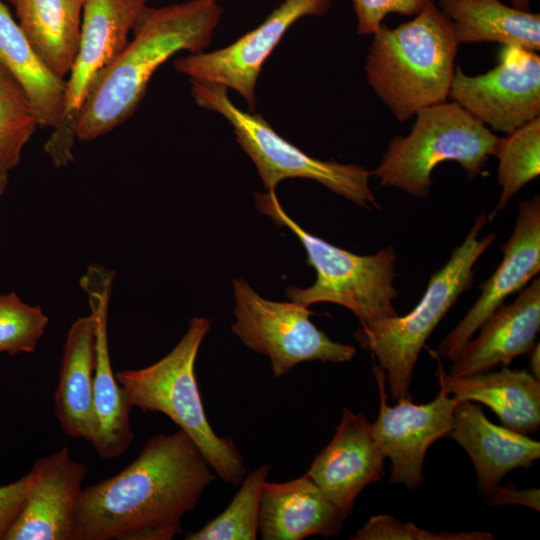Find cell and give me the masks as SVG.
<instances>
[{"label": "cell", "instance_id": "1", "mask_svg": "<svg viewBox=\"0 0 540 540\" xmlns=\"http://www.w3.org/2000/svg\"><path fill=\"white\" fill-rule=\"evenodd\" d=\"M216 478L184 431L156 435L123 470L82 488L72 540H171Z\"/></svg>", "mask_w": 540, "mask_h": 540}, {"label": "cell", "instance_id": "2", "mask_svg": "<svg viewBox=\"0 0 540 540\" xmlns=\"http://www.w3.org/2000/svg\"><path fill=\"white\" fill-rule=\"evenodd\" d=\"M217 0L147 6L122 52L96 77L77 115L75 137L92 141L127 121L155 71L180 51L204 52L221 21Z\"/></svg>", "mask_w": 540, "mask_h": 540}, {"label": "cell", "instance_id": "3", "mask_svg": "<svg viewBox=\"0 0 540 540\" xmlns=\"http://www.w3.org/2000/svg\"><path fill=\"white\" fill-rule=\"evenodd\" d=\"M459 42L436 3L372 35L365 60L369 86L399 122L449 99Z\"/></svg>", "mask_w": 540, "mask_h": 540}, {"label": "cell", "instance_id": "4", "mask_svg": "<svg viewBox=\"0 0 540 540\" xmlns=\"http://www.w3.org/2000/svg\"><path fill=\"white\" fill-rule=\"evenodd\" d=\"M211 330L206 317H194L177 345L163 358L140 369L115 373L132 406L169 417L196 444L222 481L238 485L246 475L243 458L231 439L211 428L196 376L195 361Z\"/></svg>", "mask_w": 540, "mask_h": 540}, {"label": "cell", "instance_id": "5", "mask_svg": "<svg viewBox=\"0 0 540 540\" xmlns=\"http://www.w3.org/2000/svg\"><path fill=\"white\" fill-rule=\"evenodd\" d=\"M254 199L261 213L296 235L306 250L307 264L316 271L311 286H288V299L307 307L320 302L343 306L356 316L361 327L398 315L393 306L398 296L393 284V246L372 255L352 253L304 230L282 208L275 191L254 192Z\"/></svg>", "mask_w": 540, "mask_h": 540}, {"label": "cell", "instance_id": "6", "mask_svg": "<svg viewBox=\"0 0 540 540\" xmlns=\"http://www.w3.org/2000/svg\"><path fill=\"white\" fill-rule=\"evenodd\" d=\"M487 223V214L477 216L463 242L445 265L431 275L425 293L410 312L355 332V339L377 358L384 370L393 400L411 399L412 372L420 351L459 296L471 287L474 265L496 237L495 233L480 237Z\"/></svg>", "mask_w": 540, "mask_h": 540}, {"label": "cell", "instance_id": "7", "mask_svg": "<svg viewBox=\"0 0 540 540\" xmlns=\"http://www.w3.org/2000/svg\"><path fill=\"white\" fill-rule=\"evenodd\" d=\"M415 117L409 134L393 137L371 172L381 186L426 199L440 163L457 162L472 180L495 156L500 137L454 101L427 107Z\"/></svg>", "mask_w": 540, "mask_h": 540}, {"label": "cell", "instance_id": "8", "mask_svg": "<svg viewBox=\"0 0 540 540\" xmlns=\"http://www.w3.org/2000/svg\"><path fill=\"white\" fill-rule=\"evenodd\" d=\"M189 82L195 103L220 114L233 128L237 143L254 163L266 191H275L285 179L305 178L321 183L358 206L380 208L369 186L372 174L364 167L314 158L280 136L262 115L237 107L227 88Z\"/></svg>", "mask_w": 540, "mask_h": 540}, {"label": "cell", "instance_id": "9", "mask_svg": "<svg viewBox=\"0 0 540 540\" xmlns=\"http://www.w3.org/2000/svg\"><path fill=\"white\" fill-rule=\"evenodd\" d=\"M233 291L231 331L248 348L270 359L274 377L302 362L341 363L355 356L354 346L333 341L312 323L307 306L267 300L243 278L233 280Z\"/></svg>", "mask_w": 540, "mask_h": 540}, {"label": "cell", "instance_id": "10", "mask_svg": "<svg viewBox=\"0 0 540 540\" xmlns=\"http://www.w3.org/2000/svg\"><path fill=\"white\" fill-rule=\"evenodd\" d=\"M148 0H87L83 9L77 54L66 81L61 125L45 144L57 167L72 159L77 115L97 75L122 52Z\"/></svg>", "mask_w": 540, "mask_h": 540}, {"label": "cell", "instance_id": "11", "mask_svg": "<svg viewBox=\"0 0 540 540\" xmlns=\"http://www.w3.org/2000/svg\"><path fill=\"white\" fill-rule=\"evenodd\" d=\"M449 98L471 115L506 135L540 117V56L503 46L498 64L468 75L456 66Z\"/></svg>", "mask_w": 540, "mask_h": 540}, {"label": "cell", "instance_id": "12", "mask_svg": "<svg viewBox=\"0 0 540 540\" xmlns=\"http://www.w3.org/2000/svg\"><path fill=\"white\" fill-rule=\"evenodd\" d=\"M333 0H282L256 28L235 42L211 52L189 54L174 62L177 72L189 80L232 89L256 106V85L262 66L288 29L308 16L325 14Z\"/></svg>", "mask_w": 540, "mask_h": 540}, {"label": "cell", "instance_id": "13", "mask_svg": "<svg viewBox=\"0 0 540 540\" xmlns=\"http://www.w3.org/2000/svg\"><path fill=\"white\" fill-rule=\"evenodd\" d=\"M373 372L380 394L379 413L371 424L373 437L384 457L390 459L391 482L416 488L423 478L428 448L450 434L458 400L440 391L427 404H413L408 399L389 406L385 392L386 374L376 363Z\"/></svg>", "mask_w": 540, "mask_h": 540}, {"label": "cell", "instance_id": "14", "mask_svg": "<svg viewBox=\"0 0 540 540\" xmlns=\"http://www.w3.org/2000/svg\"><path fill=\"white\" fill-rule=\"evenodd\" d=\"M503 258L462 320L438 345V355L453 360L505 299L522 290L540 271V199L518 202L514 230L500 247Z\"/></svg>", "mask_w": 540, "mask_h": 540}, {"label": "cell", "instance_id": "15", "mask_svg": "<svg viewBox=\"0 0 540 540\" xmlns=\"http://www.w3.org/2000/svg\"><path fill=\"white\" fill-rule=\"evenodd\" d=\"M115 272L104 266H89L80 279L96 325L94 412L96 434L92 446L103 459L122 455L133 441L129 398L113 372L108 345V309Z\"/></svg>", "mask_w": 540, "mask_h": 540}, {"label": "cell", "instance_id": "16", "mask_svg": "<svg viewBox=\"0 0 540 540\" xmlns=\"http://www.w3.org/2000/svg\"><path fill=\"white\" fill-rule=\"evenodd\" d=\"M384 459L371 423L363 414L343 408L332 440L315 457L306 474L345 520L363 488L383 477Z\"/></svg>", "mask_w": 540, "mask_h": 540}, {"label": "cell", "instance_id": "17", "mask_svg": "<svg viewBox=\"0 0 540 540\" xmlns=\"http://www.w3.org/2000/svg\"><path fill=\"white\" fill-rule=\"evenodd\" d=\"M34 482L18 518L4 540H72L73 517L87 468L67 446L39 458Z\"/></svg>", "mask_w": 540, "mask_h": 540}, {"label": "cell", "instance_id": "18", "mask_svg": "<svg viewBox=\"0 0 540 540\" xmlns=\"http://www.w3.org/2000/svg\"><path fill=\"white\" fill-rule=\"evenodd\" d=\"M540 329V279L519 291L510 304L500 305L480 326L452 360L448 374L465 376L495 367L508 366L519 355L528 354Z\"/></svg>", "mask_w": 540, "mask_h": 540}, {"label": "cell", "instance_id": "19", "mask_svg": "<svg viewBox=\"0 0 540 540\" xmlns=\"http://www.w3.org/2000/svg\"><path fill=\"white\" fill-rule=\"evenodd\" d=\"M449 436L472 460L484 493L500 485L511 470L528 467L540 457V442L490 422L471 401H458Z\"/></svg>", "mask_w": 540, "mask_h": 540}, {"label": "cell", "instance_id": "20", "mask_svg": "<svg viewBox=\"0 0 540 540\" xmlns=\"http://www.w3.org/2000/svg\"><path fill=\"white\" fill-rule=\"evenodd\" d=\"M438 363L436 377L440 391L456 400L477 401L488 406L503 425L526 434L540 427V381L527 370L499 371L465 376L448 374L435 351H430Z\"/></svg>", "mask_w": 540, "mask_h": 540}, {"label": "cell", "instance_id": "21", "mask_svg": "<svg viewBox=\"0 0 540 540\" xmlns=\"http://www.w3.org/2000/svg\"><path fill=\"white\" fill-rule=\"evenodd\" d=\"M344 519L307 475L274 483L262 490L259 532L264 540H302L313 535L337 536Z\"/></svg>", "mask_w": 540, "mask_h": 540}, {"label": "cell", "instance_id": "22", "mask_svg": "<svg viewBox=\"0 0 540 540\" xmlns=\"http://www.w3.org/2000/svg\"><path fill=\"white\" fill-rule=\"evenodd\" d=\"M95 361L96 325L90 314L75 320L68 331L54 396L56 416L63 431L90 443L96 434Z\"/></svg>", "mask_w": 540, "mask_h": 540}, {"label": "cell", "instance_id": "23", "mask_svg": "<svg viewBox=\"0 0 540 540\" xmlns=\"http://www.w3.org/2000/svg\"><path fill=\"white\" fill-rule=\"evenodd\" d=\"M0 66L21 86L39 126L58 128L63 120L66 81L55 75L37 54L19 23L0 0Z\"/></svg>", "mask_w": 540, "mask_h": 540}, {"label": "cell", "instance_id": "24", "mask_svg": "<svg viewBox=\"0 0 540 540\" xmlns=\"http://www.w3.org/2000/svg\"><path fill=\"white\" fill-rule=\"evenodd\" d=\"M451 21L459 44L499 43L540 50V14L500 0H437Z\"/></svg>", "mask_w": 540, "mask_h": 540}, {"label": "cell", "instance_id": "25", "mask_svg": "<svg viewBox=\"0 0 540 540\" xmlns=\"http://www.w3.org/2000/svg\"><path fill=\"white\" fill-rule=\"evenodd\" d=\"M87 0H19L20 27L48 68L65 78L74 63Z\"/></svg>", "mask_w": 540, "mask_h": 540}, {"label": "cell", "instance_id": "26", "mask_svg": "<svg viewBox=\"0 0 540 540\" xmlns=\"http://www.w3.org/2000/svg\"><path fill=\"white\" fill-rule=\"evenodd\" d=\"M495 156L499 161L497 180L501 193L494 210L488 215V222L506 208L523 186L540 175V117L500 138Z\"/></svg>", "mask_w": 540, "mask_h": 540}, {"label": "cell", "instance_id": "27", "mask_svg": "<svg viewBox=\"0 0 540 540\" xmlns=\"http://www.w3.org/2000/svg\"><path fill=\"white\" fill-rule=\"evenodd\" d=\"M271 466L263 464L245 475L241 487L217 517L186 540H255L259 532L263 485Z\"/></svg>", "mask_w": 540, "mask_h": 540}, {"label": "cell", "instance_id": "28", "mask_svg": "<svg viewBox=\"0 0 540 540\" xmlns=\"http://www.w3.org/2000/svg\"><path fill=\"white\" fill-rule=\"evenodd\" d=\"M39 126L34 108L17 81L0 66V170L9 172Z\"/></svg>", "mask_w": 540, "mask_h": 540}, {"label": "cell", "instance_id": "29", "mask_svg": "<svg viewBox=\"0 0 540 540\" xmlns=\"http://www.w3.org/2000/svg\"><path fill=\"white\" fill-rule=\"evenodd\" d=\"M48 322L40 306L25 303L15 292L0 294V353H33Z\"/></svg>", "mask_w": 540, "mask_h": 540}, {"label": "cell", "instance_id": "30", "mask_svg": "<svg viewBox=\"0 0 540 540\" xmlns=\"http://www.w3.org/2000/svg\"><path fill=\"white\" fill-rule=\"evenodd\" d=\"M352 540H488L492 534L482 531L435 533L403 523L390 515L372 516L356 533Z\"/></svg>", "mask_w": 540, "mask_h": 540}, {"label": "cell", "instance_id": "31", "mask_svg": "<svg viewBox=\"0 0 540 540\" xmlns=\"http://www.w3.org/2000/svg\"><path fill=\"white\" fill-rule=\"evenodd\" d=\"M437 0H351L356 16L357 33L373 35L389 14L415 16Z\"/></svg>", "mask_w": 540, "mask_h": 540}, {"label": "cell", "instance_id": "32", "mask_svg": "<svg viewBox=\"0 0 540 540\" xmlns=\"http://www.w3.org/2000/svg\"><path fill=\"white\" fill-rule=\"evenodd\" d=\"M34 482L33 472L6 485L0 486V540L5 536L21 513Z\"/></svg>", "mask_w": 540, "mask_h": 540}, {"label": "cell", "instance_id": "33", "mask_svg": "<svg viewBox=\"0 0 540 540\" xmlns=\"http://www.w3.org/2000/svg\"><path fill=\"white\" fill-rule=\"evenodd\" d=\"M540 490L536 488L517 490L497 486L484 495L490 505H524L536 511L540 510Z\"/></svg>", "mask_w": 540, "mask_h": 540}, {"label": "cell", "instance_id": "34", "mask_svg": "<svg viewBox=\"0 0 540 540\" xmlns=\"http://www.w3.org/2000/svg\"><path fill=\"white\" fill-rule=\"evenodd\" d=\"M539 343L535 344L532 349L528 352L530 362L529 368L531 373L537 378L540 379V350Z\"/></svg>", "mask_w": 540, "mask_h": 540}, {"label": "cell", "instance_id": "35", "mask_svg": "<svg viewBox=\"0 0 540 540\" xmlns=\"http://www.w3.org/2000/svg\"><path fill=\"white\" fill-rule=\"evenodd\" d=\"M510 4L518 9L529 11L531 0H508Z\"/></svg>", "mask_w": 540, "mask_h": 540}, {"label": "cell", "instance_id": "36", "mask_svg": "<svg viewBox=\"0 0 540 540\" xmlns=\"http://www.w3.org/2000/svg\"><path fill=\"white\" fill-rule=\"evenodd\" d=\"M8 184V173L0 170V199L5 193Z\"/></svg>", "mask_w": 540, "mask_h": 540}, {"label": "cell", "instance_id": "37", "mask_svg": "<svg viewBox=\"0 0 540 540\" xmlns=\"http://www.w3.org/2000/svg\"><path fill=\"white\" fill-rule=\"evenodd\" d=\"M13 6H16L19 0H8Z\"/></svg>", "mask_w": 540, "mask_h": 540}]
</instances>
